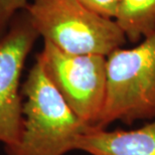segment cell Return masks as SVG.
I'll return each instance as SVG.
<instances>
[{
    "instance_id": "cell-9",
    "label": "cell",
    "mask_w": 155,
    "mask_h": 155,
    "mask_svg": "<svg viewBox=\"0 0 155 155\" xmlns=\"http://www.w3.org/2000/svg\"><path fill=\"white\" fill-rule=\"evenodd\" d=\"M86 7L104 17L115 20L121 0H78Z\"/></svg>"
},
{
    "instance_id": "cell-4",
    "label": "cell",
    "mask_w": 155,
    "mask_h": 155,
    "mask_svg": "<svg viewBox=\"0 0 155 155\" xmlns=\"http://www.w3.org/2000/svg\"><path fill=\"white\" fill-rule=\"evenodd\" d=\"M38 55L68 106L87 125L97 127L106 100L107 57L68 54L48 41Z\"/></svg>"
},
{
    "instance_id": "cell-3",
    "label": "cell",
    "mask_w": 155,
    "mask_h": 155,
    "mask_svg": "<svg viewBox=\"0 0 155 155\" xmlns=\"http://www.w3.org/2000/svg\"><path fill=\"white\" fill-rule=\"evenodd\" d=\"M137 120H155V32L135 48H117L107 57L106 100L96 128Z\"/></svg>"
},
{
    "instance_id": "cell-7",
    "label": "cell",
    "mask_w": 155,
    "mask_h": 155,
    "mask_svg": "<svg viewBox=\"0 0 155 155\" xmlns=\"http://www.w3.org/2000/svg\"><path fill=\"white\" fill-rule=\"evenodd\" d=\"M116 23L132 42L155 32V0H121Z\"/></svg>"
},
{
    "instance_id": "cell-1",
    "label": "cell",
    "mask_w": 155,
    "mask_h": 155,
    "mask_svg": "<svg viewBox=\"0 0 155 155\" xmlns=\"http://www.w3.org/2000/svg\"><path fill=\"white\" fill-rule=\"evenodd\" d=\"M23 127L21 137L7 155H64L76 150L79 138L91 126L68 106L46 76L40 57L21 86Z\"/></svg>"
},
{
    "instance_id": "cell-8",
    "label": "cell",
    "mask_w": 155,
    "mask_h": 155,
    "mask_svg": "<svg viewBox=\"0 0 155 155\" xmlns=\"http://www.w3.org/2000/svg\"><path fill=\"white\" fill-rule=\"evenodd\" d=\"M28 0H0V38L6 32L12 19L24 10Z\"/></svg>"
},
{
    "instance_id": "cell-2",
    "label": "cell",
    "mask_w": 155,
    "mask_h": 155,
    "mask_svg": "<svg viewBox=\"0 0 155 155\" xmlns=\"http://www.w3.org/2000/svg\"><path fill=\"white\" fill-rule=\"evenodd\" d=\"M24 10L39 36L68 54L108 57L127 41L115 20L78 0H30Z\"/></svg>"
},
{
    "instance_id": "cell-6",
    "label": "cell",
    "mask_w": 155,
    "mask_h": 155,
    "mask_svg": "<svg viewBox=\"0 0 155 155\" xmlns=\"http://www.w3.org/2000/svg\"><path fill=\"white\" fill-rule=\"evenodd\" d=\"M76 150L90 155H155V120L134 130L92 127L79 138Z\"/></svg>"
},
{
    "instance_id": "cell-5",
    "label": "cell",
    "mask_w": 155,
    "mask_h": 155,
    "mask_svg": "<svg viewBox=\"0 0 155 155\" xmlns=\"http://www.w3.org/2000/svg\"><path fill=\"white\" fill-rule=\"evenodd\" d=\"M39 35L25 10L12 19L0 38V143L10 150L19 143L23 127L21 74Z\"/></svg>"
}]
</instances>
